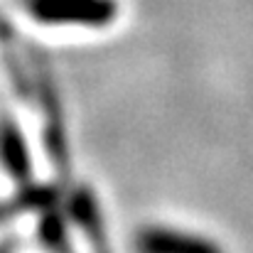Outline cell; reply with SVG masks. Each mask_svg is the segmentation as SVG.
Instances as JSON below:
<instances>
[{
    "mask_svg": "<svg viewBox=\"0 0 253 253\" xmlns=\"http://www.w3.org/2000/svg\"><path fill=\"white\" fill-rule=\"evenodd\" d=\"M25 10L42 25L103 27L118 15L116 0H25Z\"/></svg>",
    "mask_w": 253,
    "mask_h": 253,
    "instance_id": "obj_1",
    "label": "cell"
},
{
    "mask_svg": "<svg viewBox=\"0 0 253 253\" xmlns=\"http://www.w3.org/2000/svg\"><path fill=\"white\" fill-rule=\"evenodd\" d=\"M138 253H224L214 241L168 226H148L135 236Z\"/></svg>",
    "mask_w": 253,
    "mask_h": 253,
    "instance_id": "obj_2",
    "label": "cell"
},
{
    "mask_svg": "<svg viewBox=\"0 0 253 253\" xmlns=\"http://www.w3.org/2000/svg\"><path fill=\"white\" fill-rule=\"evenodd\" d=\"M0 168L15 182L17 189H27L35 184L27 140L22 135V128L12 118L0 121Z\"/></svg>",
    "mask_w": 253,
    "mask_h": 253,
    "instance_id": "obj_3",
    "label": "cell"
},
{
    "mask_svg": "<svg viewBox=\"0 0 253 253\" xmlns=\"http://www.w3.org/2000/svg\"><path fill=\"white\" fill-rule=\"evenodd\" d=\"M57 187L49 184H32L27 189H17L12 197L0 199V224H7L10 219L20 216V214H30V211H44L49 207L57 204Z\"/></svg>",
    "mask_w": 253,
    "mask_h": 253,
    "instance_id": "obj_4",
    "label": "cell"
},
{
    "mask_svg": "<svg viewBox=\"0 0 253 253\" xmlns=\"http://www.w3.org/2000/svg\"><path fill=\"white\" fill-rule=\"evenodd\" d=\"M37 236H40V244L44 246L47 253H74L72 246H69L64 216H59L54 209H47V211L40 214Z\"/></svg>",
    "mask_w": 253,
    "mask_h": 253,
    "instance_id": "obj_5",
    "label": "cell"
},
{
    "mask_svg": "<svg viewBox=\"0 0 253 253\" xmlns=\"http://www.w3.org/2000/svg\"><path fill=\"white\" fill-rule=\"evenodd\" d=\"M15 44V30H12V25L0 15V49H7V47H12Z\"/></svg>",
    "mask_w": 253,
    "mask_h": 253,
    "instance_id": "obj_6",
    "label": "cell"
},
{
    "mask_svg": "<svg viewBox=\"0 0 253 253\" xmlns=\"http://www.w3.org/2000/svg\"><path fill=\"white\" fill-rule=\"evenodd\" d=\"M0 253H15V241H5V244H0Z\"/></svg>",
    "mask_w": 253,
    "mask_h": 253,
    "instance_id": "obj_7",
    "label": "cell"
}]
</instances>
